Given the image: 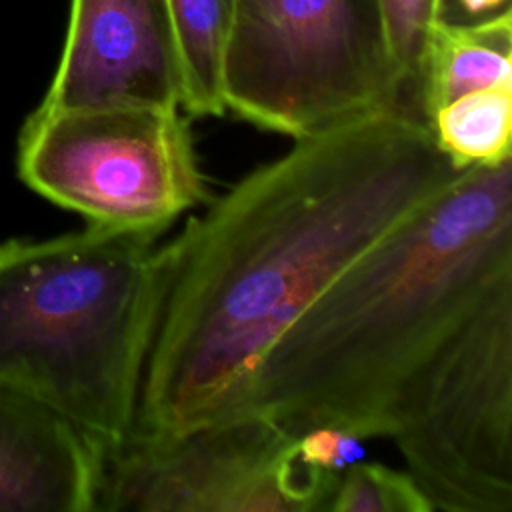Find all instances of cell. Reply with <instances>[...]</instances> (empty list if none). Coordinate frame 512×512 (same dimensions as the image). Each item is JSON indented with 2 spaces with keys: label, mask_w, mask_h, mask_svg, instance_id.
I'll return each instance as SVG.
<instances>
[{
  "label": "cell",
  "mask_w": 512,
  "mask_h": 512,
  "mask_svg": "<svg viewBox=\"0 0 512 512\" xmlns=\"http://www.w3.org/2000/svg\"><path fill=\"white\" fill-rule=\"evenodd\" d=\"M460 172L426 122L386 110L294 140L190 218L158 248L132 432L174 436L242 418L270 344Z\"/></svg>",
  "instance_id": "6da1fadb"
},
{
  "label": "cell",
  "mask_w": 512,
  "mask_h": 512,
  "mask_svg": "<svg viewBox=\"0 0 512 512\" xmlns=\"http://www.w3.org/2000/svg\"><path fill=\"white\" fill-rule=\"evenodd\" d=\"M512 282V156L474 164L346 266L270 344L242 416L294 436L396 432L434 358Z\"/></svg>",
  "instance_id": "7a4b0ae2"
},
{
  "label": "cell",
  "mask_w": 512,
  "mask_h": 512,
  "mask_svg": "<svg viewBox=\"0 0 512 512\" xmlns=\"http://www.w3.org/2000/svg\"><path fill=\"white\" fill-rule=\"evenodd\" d=\"M154 240L88 224L0 244V386L64 416L96 452L134 428L158 300Z\"/></svg>",
  "instance_id": "3957f363"
},
{
  "label": "cell",
  "mask_w": 512,
  "mask_h": 512,
  "mask_svg": "<svg viewBox=\"0 0 512 512\" xmlns=\"http://www.w3.org/2000/svg\"><path fill=\"white\" fill-rule=\"evenodd\" d=\"M222 100L294 140L404 112L382 0H234Z\"/></svg>",
  "instance_id": "277c9868"
},
{
  "label": "cell",
  "mask_w": 512,
  "mask_h": 512,
  "mask_svg": "<svg viewBox=\"0 0 512 512\" xmlns=\"http://www.w3.org/2000/svg\"><path fill=\"white\" fill-rule=\"evenodd\" d=\"M18 174L46 200L112 228L160 234L206 200L180 108H36L18 136Z\"/></svg>",
  "instance_id": "5b68a950"
},
{
  "label": "cell",
  "mask_w": 512,
  "mask_h": 512,
  "mask_svg": "<svg viewBox=\"0 0 512 512\" xmlns=\"http://www.w3.org/2000/svg\"><path fill=\"white\" fill-rule=\"evenodd\" d=\"M392 438L432 510L512 512V282L434 358Z\"/></svg>",
  "instance_id": "8992f818"
},
{
  "label": "cell",
  "mask_w": 512,
  "mask_h": 512,
  "mask_svg": "<svg viewBox=\"0 0 512 512\" xmlns=\"http://www.w3.org/2000/svg\"><path fill=\"white\" fill-rule=\"evenodd\" d=\"M338 478L300 462L298 436L242 416L100 450L96 510L316 512L330 510Z\"/></svg>",
  "instance_id": "52a82bcc"
},
{
  "label": "cell",
  "mask_w": 512,
  "mask_h": 512,
  "mask_svg": "<svg viewBox=\"0 0 512 512\" xmlns=\"http://www.w3.org/2000/svg\"><path fill=\"white\" fill-rule=\"evenodd\" d=\"M166 0H70L60 62L40 108H180Z\"/></svg>",
  "instance_id": "ba28073f"
},
{
  "label": "cell",
  "mask_w": 512,
  "mask_h": 512,
  "mask_svg": "<svg viewBox=\"0 0 512 512\" xmlns=\"http://www.w3.org/2000/svg\"><path fill=\"white\" fill-rule=\"evenodd\" d=\"M98 452L64 416L0 386V512H94Z\"/></svg>",
  "instance_id": "9c48e42d"
},
{
  "label": "cell",
  "mask_w": 512,
  "mask_h": 512,
  "mask_svg": "<svg viewBox=\"0 0 512 512\" xmlns=\"http://www.w3.org/2000/svg\"><path fill=\"white\" fill-rule=\"evenodd\" d=\"M500 84H512L510 8L478 20H440L432 28L420 74V112L426 124L458 96Z\"/></svg>",
  "instance_id": "30bf717a"
},
{
  "label": "cell",
  "mask_w": 512,
  "mask_h": 512,
  "mask_svg": "<svg viewBox=\"0 0 512 512\" xmlns=\"http://www.w3.org/2000/svg\"><path fill=\"white\" fill-rule=\"evenodd\" d=\"M176 38L182 102L190 116L226 114L222 62L234 0H166Z\"/></svg>",
  "instance_id": "8fae6325"
},
{
  "label": "cell",
  "mask_w": 512,
  "mask_h": 512,
  "mask_svg": "<svg viewBox=\"0 0 512 512\" xmlns=\"http://www.w3.org/2000/svg\"><path fill=\"white\" fill-rule=\"evenodd\" d=\"M428 128L438 150L456 170L510 158L512 84L458 96L434 112Z\"/></svg>",
  "instance_id": "7c38bea8"
},
{
  "label": "cell",
  "mask_w": 512,
  "mask_h": 512,
  "mask_svg": "<svg viewBox=\"0 0 512 512\" xmlns=\"http://www.w3.org/2000/svg\"><path fill=\"white\" fill-rule=\"evenodd\" d=\"M388 36L402 86V110L420 120L422 58L432 28L442 20V0H382Z\"/></svg>",
  "instance_id": "4fadbf2b"
},
{
  "label": "cell",
  "mask_w": 512,
  "mask_h": 512,
  "mask_svg": "<svg viewBox=\"0 0 512 512\" xmlns=\"http://www.w3.org/2000/svg\"><path fill=\"white\" fill-rule=\"evenodd\" d=\"M334 512H430L432 506L408 472L356 462L336 484Z\"/></svg>",
  "instance_id": "5bb4252c"
},
{
  "label": "cell",
  "mask_w": 512,
  "mask_h": 512,
  "mask_svg": "<svg viewBox=\"0 0 512 512\" xmlns=\"http://www.w3.org/2000/svg\"><path fill=\"white\" fill-rule=\"evenodd\" d=\"M362 440L334 426H314L298 436V458L306 466L342 474L348 466L364 460Z\"/></svg>",
  "instance_id": "9a60e30c"
},
{
  "label": "cell",
  "mask_w": 512,
  "mask_h": 512,
  "mask_svg": "<svg viewBox=\"0 0 512 512\" xmlns=\"http://www.w3.org/2000/svg\"><path fill=\"white\" fill-rule=\"evenodd\" d=\"M508 8V0H444L442 20L466 22L492 16Z\"/></svg>",
  "instance_id": "2e32d148"
},
{
  "label": "cell",
  "mask_w": 512,
  "mask_h": 512,
  "mask_svg": "<svg viewBox=\"0 0 512 512\" xmlns=\"http://www.w3.org/2000/svg\"><path fill=\"white\" fill-rule=\"evenodd\" d=\"M442 6H444V0H442Z\"/></svg>",
  "instance_id": "e0dca14e"
}]
</instances>
